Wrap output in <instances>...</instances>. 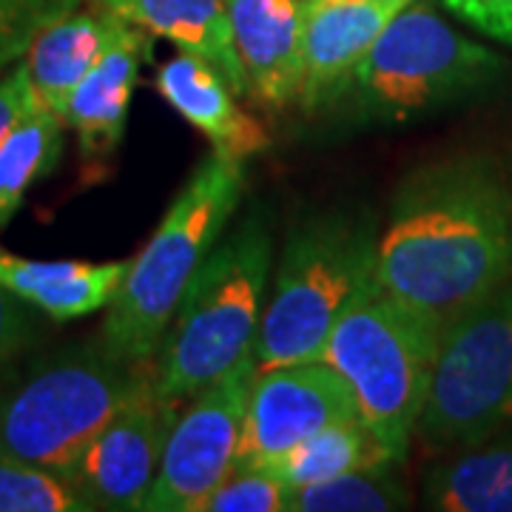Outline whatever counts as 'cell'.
Instances as JSON below:
<instances>
[{
    "label": "cell",
    "instance_id": "obj_1",
    "mask_svg": "<svg viewBox=\"0 0 512 512\" xmlns=\"http://www.w3.org/2000/svg\"><path fill=\"white\" fill-rule=\"evenodd\" d=\"M376 282L441 330L512 282V180L501 165L453 157L410 174L376 239Z\"/></svg>",
    "mask_w": 512,
    "mask_h": 512
},
{
    "label": "cell",
    "instance_id": "obj_2",
    "mask_svg": "<svg viewBox=\"0 0 512 512\" xmlns=\"http://www.w3.org/2000/svg\"><path fill=\"white\" fill-rule=\"evenodd\" d=\"M242 185V160L211 148L106 305L103 348L109 353L126 362H148L157 353L191 279L234 217Z\"/></svg>",
    "mask_w": 512,
    "mask_h": 512
},
{
    "label": "cell",
    "instance_id": "obj_3",
    "mask_svg": "<svg viewBox=\"0 0 512 512\" xmlns=\"http://www.w3.org/2000/svg\"><path fill=\"white\" fill-rule=\"evenodd\" d=\"M268 279L271 237L256 220L242 222L214 245L165 336L157 390L168 402H191V396L254 356Z\"/></svg>",
    "mask_w": 512,
    "mask_h": 512
},
{
    "label": "cell",
    "instance_id": "obj_4",
    "mask_svg": "<svg viewBox=\"0 0 512 512\" xmlns=\"http://www.w3.org/2000/svg\"><path fill=\"white\" fill-rule=\"evenodd\" d=\"M376 285L367 222L319 217L296 228L279 259L256 333V370L322 359L330 330Z\"/></svg>",
    "mask_w": 512,
    "mask_h": 512
},
{
    "label": "cell",
    "instance_id": "obj_5",
    "mask_svg": "<svg viewBox=\"0 0 512 512\" xmlns=\"http://www.w3.org/2000/svg\"><path fill=\"white\" fill-rule=\"evenodd\" d=\"M441 328L379 282L330 330L322 362L350 384L359 421L399 464L419 430Z\"/></svg>",
    "mask_w": 512,
    "mask_h": 512
},
{
    "label": "cell",
    "instance_id": "obj_6",
    "mask_svg": "<svg viewBox=\"0 0 512 512\" xmlns=\"http://www.w3.org/2000/svg\"><path fill=\"white\" fill-rule=\"evenodd\" d=\"M146 379V362H126L106 348L40 367L0 399V456L66 478Z\"/></svg>",
    "mask_w": 512,
    "mask_h": 512
},
{
    "label": "cell",
    "instance_id": "obj_7",
    "mask_svg": "<svg viewBox=\"0 0 512 512\" xmlns=\"http://www.w3.org/2000/svg\"><path fill=\"white\" fill-rule=\"evenodd\" d=\"M507 63L456 32L427 3H407L373 40L353 83L359 111L402 123L490 89Z\"/></svg>",
    "mask_w": 512,
    "mask_h": 512
},
{
    "label": "cell",
    "instance_id": "obj_8",
    "mask_svg": "<svg viewBox=\"0 0 512 512\" xmlns=\"http://www.w3.org/2000/svg\"><path fill=\"white\" fill-rule=\"evenodd\" d=\"M512 424V282L441 330L421 439L433 447H473Z\"/></svg>",
    "mask_w": 512,
    "mask_h": 512
},
{
    "label": "cell",
    "instance_id": "obj_9",
    "mask_svg": "<svg viewBox=\"0 0 512 512\" xmlns=\"http://www.w3.org/2000/svg\"><path fill=\"white\" fill-rule=\"evenodd\" d=\"M254 376L251 356L191 396L171 424L160 470L140 512H200L202 501L234 470Z\"/></svg>",
    "mask_w": 512,
    "mask_h": 512
},
{
    "label": "cell",
    "instance_id": "obj_10",
    "mask_svg": "<svg viewBox=\"0 0 512 512\" xmlns=\"http://www.w3.org/2000/svg\"><path fill=\"white\" fill-rule=\"evenodd\" d=\"M348 421H359L356 396L322 359L256 370L234 467H265L313 433Z\"/></svg>",
    "mask_w": 512,
    "mask_h": 512
},
{
    "label": "cell",
    "instance_id": "obj_11",
    "mask_svg": "<svg viewBox=\"0 0 512 512\" xmlns=\"http://www.w3.org/2000/svg\"><path fill=\"white\" fill-rule=\"evenodd\" d=\"M177 407L157 390L154 373L100 430L66 476L92 510H143L163 461L165 439L180 413Z\"/></svg>",
    "mask_w": 512,
    "mask_h": 512
},
{
    "label": "cell",
    "instance_id": "obj_12",
    "mask_svg": "<svg viewBox=\"0 0 512 512\" xmlns=\"http://www.w3.org/2000/svg\"><path fill=\"white\" fill-rule=\"evenodd\" d=\"M384 0H302V89L305 109H316L353 80L373 40L393 20Z\"/></svg>",
    "mask_w": 512,
    "mask_h": 512
},
{
    "label": "cell",
    "instance_id": "obj_13",
    "mask_svg": "<svg viewBox=\"0 0 512 512\" xmlns=\"http://www.w3.org/2000/svg\"><path fill=\"white\" fill-rule=\"evenodd\" d=\"M248 94L282 109L302 89V0H222Z\"/></svg>",
    "mask_w": 512,
    "mask_h": 512
},
{
    "label": "cell",
    "instance_id": "obj_14",
    "mask_svg": "<svg viewBox=\"0 0 512 512\" xmlns=\"http://www.w3.org/2000/svg\"><path fill=\"white\" fill-rule=\"evenodd\" d=\"M148 60L151 37L143 29L126 23L69 97L63 123L77 134L80 154L86 163L106 160L123 143L128 106Z\"/></svg>",
    "mask_w": 512,
    "mask_h": 512
},
{
    "label": "cell",
    "instance_id": "obj_15",
    "mask_svg": "<svg viewBox=\"0 0 512 512\" xmlns=\"http://www.w3.org/2000/svg\"><path fill=\"white\" fill-rule=\"evenodd\" d=\"M154 86L183 120L200 128L211 148L248 160L271 146L268 131L256 117L239 109L237 94L208 60L180 49V55L157 69Z\"/></svg>",
    "mask_w": 512,
    "mask_h": 512
},
{
    "label": "cell",
    "instance_id": "obj_16",
    "mask_svg": "<svg viewBox=\"0 0 512 512\" xmlns=\"http://www.w3.org/2000/svg\"><path fill=\"white\" fill-rule=\"evenodd\" d=\"M126 20L114 18L103 9H77L46 23L32 40L23 57L37 103L43 109L55 111L63 120L69 97L80 86V80L92 72V66L103 57L111 40L120 35Z\"/></svg>",
    "mask_w": 512,
    "mask_h": 512
},
{
    "label": "cell",
    "instance_id": "obj_17",
    "mask_svg": "<svg viewBox=\"0 0 512 512\" xmlns=\"http://www.w3.org/2000/svg\"><path fill=\"white\" fill-rule=\"evenodd\" d=\"M92 6L208 60L237 97L248 94L222 0H92Z\"/></svg>",
    "mask_w": 512,
    "mask_h": 512
},
{
    "label": "cell",
    "instance_id": "obj_18",
    "mask_svg": "<svg viewBox=\"0 0 512 512\" xmlns=\"http://www.w3.org/2000/svg\"><path fill=\"white\" fill-rule=\"evenodd\" d=\"M131 259L74 262V259H23L0 248V285L35 305L55 322H72L111 302Z\"/></svg>",
    "mask_w": 512,
    "mask_h": 512
},
{
    "label": "cell",
    "instance_id": "obj_19",
    "mask_svg": "<svg viewBox=\"0 0 512 512\" xmlns=\"http://www.w3.org/2000/svg\"><path fill=\"white\" fill-rule=\"evenodd\" d=\"M427 507L439 512H512V439L481 441L427 478Z\"/></svg>",
    "mask_w": 512,
    "mask_h": 512
},
{
    "label": "cell",
    "instance_id": "obj_20",
    "mask_svg": "<svg viewBox=\"0 0 512 512\" xmlns=\"http://www.w3.org/2000/svg\"><path fill=\"white\" fill-rule=\"evenodd\" d=\"M396 461L376 441L362 421L333 424L305 441H299L288 453L265 464V470L279 478L285 487H305L316 481L345 476L365 467H393Z\"/></svg>",
    "mask_w": 512,
    "mask_h": 512
},
{
    "label": "cell",
    "instance_id": "obj_21",
    "mask_svg": "<svg viewBox=\"0 0 512 512\" xmlns=\"http://www.w3.org/2000/svg\"><path fill=\"white\" fill-rule=\"evenodd\" d=\"M66 123L37 106L0 143V228L15 220L29 188L49 177L63 154Z\"/></svg>",
    "mask_w": 512,
    "mask_h": 512
},
{
    "label": "cell",
    "instance_id": "obj_22",
    "mask_svg": "<svg viewBox=\"0 0 512 512\" xmlns=\"http://www.w3.org/2000/svg\"><path fill=\"white\" fill-rule=\"evenodd\" d=\"M404 507H410V493L390 467H365L305 487H288L285 512H390Z\"/></svg>",
    "mask_w": 512,
    "mask_h": 512
},
{
    "label": "cell",
    "instance_id": "obj_23",
    "mask_svg": "<svg viewBox=\"0 0 512 512\" xmlns=\"http://www.w3.org/2000/svg\"><path fill=\"white\" fill-rule=\"evenodd\" d=\"M92 504L52 470L0 456V512H86Z\"/></svg>",
    "mask_w": 512,
    "mask_h": 512
},
{
    "label": "cell",
    "instance_id": "obj_24",
    "mask_svg": "<svg viewBox=\"0 0 512 512\" xmlns=\"http://www.w3.org/2000/svg\"><path fill=\"white\" fill-rule=\"evenodd\" d=\"M288 487L265 467H234L211 495L202 501L200 512H285Z\"/></svg>",
    "mask_w": 512,
    "mask_h": 512
},
{
    "label": "cell",
    "instance_id": "obj_25",
    "mask_svg": "<svg viewBox=\"0 0 512 512\" xmlns=\"http://www.w3.org/2000/svg\"><path fill=\"white\" fill-rule=\"evenodd\" d=\"M80 0H0V72L26 57L37 32Z\"/></svg>",
    "mask_w": 512,
    "mask_h": 512
},
{
    "label": "cell",
    "instance_id": "obj_26",
    "mask_svg": "<svg viewBox=\"0 0 512 512\" xmlns=\"http://www.w3.org/2000/svg\"><path fill=\"white\" fill-rule=\"evenodd\" d=\"M458 18L493 40L512 46V0H441Z\"/></svg>",
    "mask_w": 512,
    "mask_h": 512
},
{
    "label": "cell",
    "instance_id": "obj_27",
    "mask_svg": "<svg viewBox=\"0 0 512 512\" xmlns=\"http://www.w3.org/2000/svg\"><path fill=\"white\" fill-rule=\"evenodd\" d=\"M37 106L40 103H37L29 69H26V63H18L15 69H9V72L0 77V143Z\"/></svg>",
    "mask_w": 512,
    "mask_h": 512
},
{
    "label": "cell",
    "instance_id": "obj_28",
    "mask_svg": "<svg viewBox=\"0 0 512 512\" xmlns=\"http://www.w3.org/2000/svg\"><path fill=\"white\" fill-rule=\"evenodd\" d=\"M29 333L32 325H29V313L23 308V299L0 285V365L26 345Z\"/></svg>",
    "mask_w": 512,
    "mask_h": 512
},
{
    "label": "cell",
    "instance_id": "obj_29",
    "mask_svg": "<svg viewBox=\"0 0 512 512\" xmlns=\"http://www.w3.org/2000/svg\"><path fill=\"white\" fill-rule=\"evenodd\" d=\"M384 3H390V6H396V9H404V6L413 3V0H384Z\"/></svg>",
    "mask_w": 512,
    "mask_h": 512
}]
</instances>
